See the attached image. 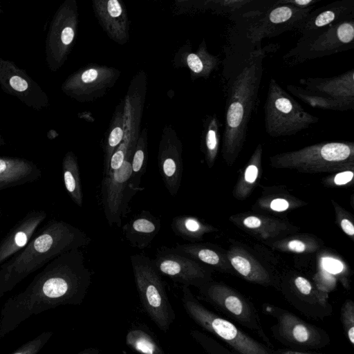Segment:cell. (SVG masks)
<instances>
[{"instance_id":"obj_1","label":"cell","mask_w":354,"mask_h":354,"mask_svg":"<svg viewBox=\"0 0 354 354\" xmlns=\"http://www.w3.org/2000/svg\"><path fill=\"white\" fill-rule=\"evenodd\" d=\"M130 260L142 307L156 326L167 332L174 322L176 314L161 275L151 259L143 254H133Z\"/></svg>"},{"instance_id":"obj_2","label":"cell","mask_w":354,"mask_h":354,"mask_svg":"<svg viewBox=\"0 0 354 354\" xmlns=\"http://www.w3.org/2000/svg\"><path fill=\"white\" fill-rule=\"evenodd\" d=\"M181 301L185 312L200 326L225 341L243 354H265L268 351L233 324L203 306L187 286L182 287Z\"/></svg>"},{"instance_id":"obj_3","label":"cell","mask_w":354,"mask_h":354,"mask_svg":"<svg viewBox=\"0 0 354 354\" xmlns=\"http://www.w3.org/2000/svg\"><path fill=\"white\" fill-rule=\"evenodd\" d=\"M354 46V19L342 21L301 36L287 56L312 58L348 50Z\"/></svg>"},{"instance_id":"obj_4","label":"cell","mask_w":354,"mask_h":354,"mask_svg":"<svg viewBox=\"0 0 354 354\" xmlns=\"http://www.w3.org/2000/svg\"><path fill=\"white\" fill-rule=\"evenodd\" d=\"M151 261L160 275L185 286L200 288L211 279L209 271L199 262L175 251L172 248L162 247Z\"/></svg>"},{"instance_id":"obj_5","label":"cell","mask_w":354,"mask_h":354,"mask_svg":"<svg viewBox=\"0 0 354 354\" xmlns=\"http://www.w3.org/2000/svg\"><path fill=\"white\" fill-rule=\"evenodd\" d=\"M313 8V6L300 8L289 3H279L260 15L248 18L254 33L263 39L287 31H297Z\"/></svg>"},{"instance_id":"obj_6","label":"cell","mask_w":354,"mask_h":354,"mask_svg":"<svg viewBox=\"0 0 354 354\" xmlns=\"http://www.w3.org/2000/svg\"><path fill=\"white\" fill-rule=\"evenodd\" d=\"M98 22L109 37L120 45L127 43L130 21L122 0H91Z\"/></svg>"},{"instance_id":"obj_7","label":"cell","mask_w":354,"mask_h":354,"mask_svg":"<svg viewBox=\"0 0 354 354\" xmlns=\"http://www.w3.org/2000/svg\"><path fill=\"white\" fill-rule=\"evenodd\" d=\"M0 86L5 93L35 111L46 109L49 106V99L45 91L21 72L0 71Z\"/></svg>"},{"instance_id":"obj_8","label":"cell","mask_w":354,"mask_h":354,"mask_svg":"<svg viewBox=\"0 0 354 354\" xmlns=\"http://www.w3.org/2000/svg\"><path fill=\"white\" fill-rule=\"evenodd\" d=\"M354 19V0H337L311 10L297 32L308 35L327 27Z\"/></svg>"},{"instance_id":"obj_9","label":"cell","mask_w":354,"mask_h":354,"mask_svg":"<svg viewBox=\"0 0 354 354\" xmlns=\"http://www.w3.org/2000/svg\"><path fill=\"white\" fill-rule=\"evenodd\" d=\"M41 176V169L30 160L20 157L0 156V190L35 182Z\"/></svg>"},{"instance_id":"obj_10","label":"cell","mask_w":354,"mask_h":354,"mask_svg":"<svg viewBox=\"0 0 354 354\" xmlns=\"http://www.w3.org/2000/svg\"><path fill=\"white\" fill-rule=\"evenodd\" d=\"M160 230V222L149 212L134 217L122 227L125 239L133 248H148Z\"/></svg>"},{"instance_id":"obj_11","label":"cell","mask_w":354,"mask_h":354,"mask_svg":"<svg viewBox=\"0 0 354 354\" xmlns=\"http://www.w3.org/2000/svg\"><path fill=\"white\" fill-rule=\"evenodd\" d=\"M200 293L208 301L225 308L239 319L248 322L250 313L248 306L238 294L220 284L205 283L199 288Z\"/></svg>"},{"instance_id":"obj_12","label":"cell","mask_w":354,"mask_h":354,"mask_svg":"<svg viewBox=\"0 0 354 354\" xmlns=\"http://www.w3.org/2000/svg\"><path fill=\"white\" fill-rule=\"evenodd\" d=\"M279 0H223L209 10L222 15L231 21L260 15L277 4Z\"/></svg>"},{"instance_id":"obj_13","label":"cell","mask_w":354,"mask_h":354,"mask_svg":"<svg viewBox=\"0 0 354 354\" xmlns=\"http://www.w3.org/2000/svg\"><path fill=\"white\" fill-rule=\"evenodd\" d=\"M192 47L191 42L187 40L178 49L176 58L184 60L193 73L199 74L204 71L207 64H212L216 58L207 51L205 39L202 40L196 51H192Z\"/></svg>"},{"instance_id":"obj_14","label":"cell","mask_w":354,"mask_h":354,"mask_svg":"<svg viewBox=\"0 0 354 354\" xmlns=\"http://www.w3.org/2000/svg\"><path fill=\"white\" fill-rule=\"evenodd\" d=\"M171 228L176 236L191 242L201 240L204 234L212 230L197 218L185 216L174 218Z\"/></svg>"},{"instance_id":"obj_15","label":"cell","mask_w":354,"mask_h":354,"mask_svg":"<svg viewBox=\"0 0 354 354\" xmlns=\"http://www.w3.org/2000/svg\"><path fill=\"white\" fill-rule=\"evenodd\" d=\"M229 259L233 268L247 279L259 283L268 280L265 270L248 254L232 252Z\"/></svg>"},{"instance_id":"obj_16","label":"cell","mask_w":354,"mask_h":354,"mask_svg":"<svg viewBox=\"0 0 354 354\" xmlns=\"http://www.w3.org/2000/svg\"><path fill=\"white\" fill-rule=\"evenodd\" d=\"M126 344L134 351L145 354H164L157 341L147 331L134 328L128 331Z\"/></svg>"},{"instance_id":"obj_17","label":"cell","mask_w":354,"mask_h":354,"mask_svg":"<svg viewBox=\"0 0 354 354\" xmlns=\"http://www.w3.org/2000/svg\"><path fill=\"white\" fill-rule=\"evenodd\" d=\"M281 321L283 331L295 342L310 344L315 340V333L304 323L288 316Z\"/></svg>"},{"instance_id":"obj_18","label":"cell","mask_w":354,"mask_h":354,"mask_svg":"<svg viewBox=\"0 0 354 354\" xmlns=\"http://www.w3.org/2000/svg\"><path fill=\"white\" fill-rule=\"evenodd\" d=\"M75 164L71 156L67 154L63 162V174L65 187L67 191L72 194L80 203L81 198L77 191L75 172L73 170Z\"/></svg>"},{"instance_id":"obj_19","label":"cell","mask_w":354,"mask_h":354,"mask_svg":"<svg viewBox=\"0 0 354 354\" xmlns=\"http://www.w3.org/2000/svg\"><path fill=\"white\" fill-rule=\"evenodd\" d=\"M207 0H173L171 11L175 15H193L204 12Z\"/></svg>"},{"instance_id":"obj_20","label":"cell","mask_w":354,"mask_h":354,"mask_svg":"<svg viewBox=\"0 0 354 354\" xmlns=\"http://www.w3.org/2000/svg\"><path fill=\"white\" fill-rule=\"evenodd\" d=\"M350 153L349 147L342 143H329L324 145L321 150L322 156L328 161L344 160Z\"/></svg>"},{"instance_id":"obj_21","label":"cell","mask_w":354,"mask_h":354,"mask_svg":"<svg viewBox=\"0 0 354 354\" xmlns=\"http://www.w3.org/2000/svg\"><path fill=\"white\" fill-rule=\"evenodd\" d=\"M109 68L104 67H89L84 70L78 75L77 80L84 84L91 83L95 81L100 75L105 73Z\"/></svg>"},{"instance_id":"obj_22","label":"cell","mask_w":354,"mask_h":354,"mask_svg":"<svg viewBox=\"0 0 354 354\" xmlns=\"http://www.w3.org/2000/svg\"><path fill=\"white\" fill-rule=\"evenodd\" d=\"M243 114V106L239 102L232 103L227 112V122L231 127H237L241 123Z\"/></svg>"},{"instance_id":"obj_23","label":"cell","mask_w":354,"mask_h":354,"mask_svg":"<svg viewBox=\"0 0 354 354\" xmlns=\"http://www.w3.org/2000/svg\"><path fill=\"white\" fill-rule=\"evenodd\" d=\"M75 19L73 20L69 25H66L62 30L60 39L62 44L66 48L72 44L75 35Z\"/></svg>"},{"instance_id":"obj_24","label":"cell","mask_w":354,"mask_h":354,"mask_svg":"<svg viewBox=\"0 0 354 354\" xmlns=\"http://www.w3.org/2000/svg\"><path fill=\"white\" fill-rule=\"evenodd\" d=\"M53 240L49 234H43L36 239L34 243L35 250L39 252H45L48 251L52 244Z\"/></svg>"},{"instance_id":"obj_25","label":"cell","mask_w":354,"mask_h":354,"mask_svg":"<svg viewBox=\"0 0 354 354\" xmlns=\"http://www.w3.org/2000/svg\"><path fill=\"white\" fill-rule=\"evenodd\" d=\"M131 169H132L129 162H123L121 167L115 169V172L114 174L115 180L120 183L125 181L131 176Z\"/></svg>"},{"instance_id":"obj_26","label":"cell","mask_w":354,"mask_h":354,"mask_svg":"<svg viewBox=\"0 0 354 354\" xmlns=\"http://www.w3.org/2000/svg\"><path fill=\"white\" fill-rule=\"evenodd\" d=\"M295 285L298 290L303 295H309L312 290L310 283L303 277H297L295 279Z\"/></svg>"},{"instance_id":"obj_27","label":"cell","mask_w":354,"mask_h":354,"mask_svg":"<svg viewBox=\"0 0 354 354\" xmlns=\"http://www.w3.org/2000/svg\"><path fill=\"white\" fill-rule=\"evenodd\" d=\"M323 0H279L277 4L289 3L300 8L312 7Z\"/></svg>"},{"instance_id":"obj_28","label":"cell","mask_w":354,"mask_h":354,"mask_svg":"<svg viewBox=\"0 0 354 354\" xmlns=\"http://www.w3.org/2000/svg\"><path fill=\"white\" fill-rule=\"evenodd\" d=\"M123 136V131L122 129L118 127L114 128L110 133L109 138V144L111 147H115L118 145L120 141L122 140Z\"/></svg>"},{"instance_id":"obj_29","label":"cell","mask_w":354,"mask_h":354,"mask_svg":"<svg viewBox=\"0 0 354 354\" xmlns=\"http://www.w3.org/2000/svg\"><path fill=\"white\" fill-rule=\"evenodd\" d=\"M286 247L289 250L299 253L303 252L306 250V245L305 243L296 239L287 243Z\"/></svg>"},{"instance_id":"obj_30","label":"cell","mask_w":354,"mask_h":354,"mask_svg":"<svg viewBox=\"0 0 354 354\" xmlns=\"http://www.w3.org/2000/svg\"><path fill=\"white\" fill-rule=\"evenodd\" d=\"M353 177L352 171H344L337 174L334 179L335 183L339 185H344L351 180Z\"/></svg>"},{"instance_id":"obj_31","label":"cell","mask_w":354,"mask_h":354,"mask_svg":"<svg viewBox=\"0 0 354 354\" xmlns=\"http://www.w3.org/2000/svg\"><path fill=\"white\" fill-rule=\"evenodd\" d=\"M289 207L288 202L283 198H276L270 203V207L274 211L283 212L287 209Z\"/></svg>"},{"instance_id":"obj_32","label":"cell","mask_w":354,"mask_h":354,"mask_svg":"<svg viewBox=\"0 0 354 354\" xmlns=\"http://www.w3.org/2000/svg\"><path fill=\"white\" fill-rule=\"evenodd\" d=\"M275 105L278 110L283 113H289L292 110L290 102L284 97L277 99L275 102Z\"/></svg>"},{"instance_id":"obj_33","label":"cell","mask_w":354,"mask_h":354,"mask_svg":"<svg viewBox=\"0 0 354 354\" xmlns=\"http://www.w3.org/2000/svg\"><path fill=\"white\" fill-rule=\"evenodd\" d=\"M124 162V153L122 151L115 152L111 159V167L113 169H117L121 167Z\"/></svg>"},{"instance_id":"obj_34","label":"cell","mask_w":354,"mask_h":354,"mask_svg":"<svg viewBox=\"0 0 354 354\" xmlns=\"http://www.w3.org/2000/svg\"><path fill=\"white\" fill-rule=\"evenodd\" d=\"M243 223L246 227L250 229L259 228L262 223L259 218L254 216L246 217Z\"/></svg>"},{"instance_id":"obj_35","label":"cell","mask_w":354,"mask_h":354,"mask_svg":"<svg viewBox=\"0 0 354 354\" xmlns=\"http://www.w3.org/2000/svg\"><path fill=\"white\" fill-rule=\"evenodd\" d=\"M144 159V153L142 150H138L136 152L133 162H132V169L134 171H138L142 165Z\"/></svg>"},{"instance_id":"obj_36","label":"cell","mask_w":354,"mask_h":354,"mask_svg":"<svg viewBox=\"0 0 354 354\" xmlns=\"http://www.w3.org/2000/svg\"><path fill=\"white\" fill-rule=\"evenodd\" d=\"M258 169L256 166L252 165L248 167L245 172V179L249 183H253L257 178Z\"/></svg>"},{"instance_id":"obj_37","label":"cell","mask_w":354,"mask_h":354,"mask_svg":"<svg viewBox=\"0 0 354 354\" xmlns=\"http://www.w3.org/2000/svg\"><path fill=\"white\" fill-rule=\"evenodd\" d=\"M163 170L168 176H171L176 171L175 162L171 158H167L164 161Z\"/></svg>"},{"instance_id":"obj_38","label":"cell","mask_w":354,"mask_h":354,"mask_svg":"<svg viewBox=\"0 0 354 354\" xmlns=\"http://www.w3.org/2000/svg\"><path fill=\"white\" fill-rule=\"evenodd\" d=\"M341 227L342 230L348 235L351 237L353 236L354 234V226L353 223L348 219L344 218L341 221Z\"/></svg>"},{"instance_id":"obj_39","label":"cell","mask_w":354,"mask_h":354,"mask_svg":"<svg viewBox=\"0 0 354 354\" xmlns=\"http://www.w3.org/2000/svg\"><path fill=\"white\" fill-rule=\"evenodd\" d=\"M216 134L213 130H209L207 133V145L209 149H213L216 147Z\"/></svg>"},{"instance_id":"obj_40","label":"cell","mask_w":354,"mask_h":354,"mask_svg":"<svg viewBox=\"0 0 354 354\" xmlns=\"http://www.w3.org/2000/svg\"><path fill=\"white\" fill-rule=\"evenodd\" d=\"M15 243L19 247H23L27 242V236L23 232H19L15 235Z\"/></svg>"},{"instance_id":"obj_41","label":"cell","mask_w":354,"mask_h":354,"mask_svg":"<svg viewBox=\"0 0 354 354\" xmlns=\"http://www.w3.org/2000/svg\"><path fill=\"white\" fill-rule=\"evenodd\" d=\"M326 265L328 268L333 271H337L341 268V266H338V263L335 261H326Z\"/></svg>"},{"instance_id":"obj_42","label":"cell","mask_w":354,"mask_h":354,"mask_svg":"<svg viewBox=\"0 0 354 354\" xmlns=\"http://www.w3.org/2000/svg\"><path fill=\"white\" fill-rule=\"evenodd\" d=\"M223 0H207L205 7H204V11L209 10L212 7L216 5L217 3H220Z\"/></svg>"},{"instance_id":"obj_43","label":"cell","mask_w":354,"mask_h":354,"mask_svg":"<svg viewBox=\"0 0 354 354\" xmlns=\"http://www.w3.org/2000/svg\"><path fill=\"white\" fill-rule=\"evenodd\" d=\"M82 353H88V354H95V353H98L99 351L96 348H87L86 351V350L84 351Z\"/></svg>"},{"instance_id":"obj_44","label":"cell","mask_w":354,"mask_h":354,"mask_svg":"<svg viewBox=\"0 0 354 354\" xmlns=\"http://www.w3.org/2000/svg\"><path fill=\"white\" fill-rule=\"evenodd\" d=\"M6 145V142L4 138L3 137V135L1 133L0 134V147H3Z\"/></svg>"},{"instance_id":"obj_45","label":"cell","mask_w":354,"mask_h":354,"mask_svg":"<svg viewBox=\"0 0 354 354\" xmlns=\"http://www.w3.org/2000/svg\"><path fill=\"white\" fill-rule=\"evenodd\" d=\"M0 134H1V129H0Z\"/></svg>"}]
</instances>
